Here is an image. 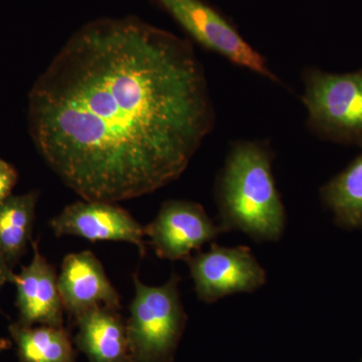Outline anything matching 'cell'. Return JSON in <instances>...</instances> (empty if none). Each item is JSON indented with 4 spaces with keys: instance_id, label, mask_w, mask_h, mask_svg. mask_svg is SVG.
Returning a JSON list of instances; mask_svg holds the SVG:
<instances>
[{
    "instance_id": "obj_14",
    "label": "cell",
    "mask_w": 362,
    "mask_h": 362,
    "mask_svg": "<svg viewBox=\"0 0 362 362\" xmlns=\"http://www.w3.org/2000/svg\"><path fill=\"white\" fill-rule=\"evenodd\" d=\"M321 197L339 223L362 226V152L349 168L321 188Z\"/></svg>"
},
{
    "instance_id": "obj_3",
    "label": "cell",
    "mask_w": 362,
    "mask_h": 362,
    "mask_svg": "<svg viewBox=\"0 0 362 362\" xmlns=\"http://www.w3.org/2000/svg\"><path fill=\"white\" fill-rule=\"evenodd\" d=\"M180 276L162 286L143 284L133 275L135 294L126 321L131 362H173L187 325Z\"/></svg>"
},
{
    "instance_id": "obj_9",
    "label": "cell",
    "mask_w": 362,
    "mask_h": 362,
    "mask_svg": "<svg viewBox=\"0 0 362 362\" xmlns=\"http://www.w3.org/2000/svg\"><path fill=\"white\" fill-rule=\"evenodd\" d=\"M64 310L71 318L97 306L120 310L121 296L100 259L90 251L66 255L58 276Z\"/></svg>"
},
{
    "instance_id": "obj_13",
    "label": "cell",
    "mask_w": 362,
    "mask_h": 362,
    "mask_svg": "<svg viewBox=\"0 0 362 362\" xmlns=\"http://www.w3.org/2000/svg\"><path fill=\"white\" fill-rule=\"evenodd\" d=\"M9 334L20 362H76V350L64 327L11 324Z\"/></svg>"
},
{
    "instance_id": "obj_1",
    "label": "cell",
    "mask_w": 362,
    "mask_h": 362,
    "mask_svg": "<svg viewBox=\"0 0 362 362\" xmlns=\"http://www.w3.org/2000/svg\"><path fill=\"white\" fill-rule=\"evenodd\" d=\"M37 151L85 201H127L177 180L213 130L192 45L136 18L88 23L28 95Z\"/></svg>"
},
{
    "instance_id": "obj_17",
    "label": "cell",
    "mask_w": 362,
    "mask_h": 362,
    "mask_svg": "<svg viewBox=\"0 0 362 362\" xmlns=\"http://www.w3.org/2000/svg\"><path fill=\"white\" fill-rule=\"evenodd\" d=\"M11 346H13V342H11V340L0 337V354L6 351L7 349H11Z\"/></svg>"
},
{
    "instance_id": "obj_2",
    "label": "cell",
    "mask_w": 362,
    "mask_h": 362,
    "mask_svg": "<svg viewBox=\"0 0 362 362\" xmlns=\"http://www.w3.org/2000/svg\"><path fill=\"white\" fill-rule=\"evenodd\" d=\"M266 142L239 140L216 178V202L225 233L240 230L257 243L277 242L284 233L286 211Z\"/></svg>"
},
{
    "instance_id": "obj_4",
    "label": "cell",
    "mask_w": 362,
    "mask_h": 362,
    "mask_svg": "<svg viewBox=\"0 0 362 362\" xmlns=\"http://www.w3.org/2000/svg\"><path fill=\"white\" fill-rule=\"evenodd\" d=\"M303 83L309 130L325 141L362 148V69L333 74L310 66Z\"/></svg>"
},
{
    "instance_id": "obj_10",
    "label": "cell",
    "mask_w": 362,
    "mask_h": 362,
    "mask_svg": "<svg viewBox=\"0 0 362 362\" xmlns=\"http://www.w3.org/2000/svg\"><path fill=\"white\" fill-rule=\"evenodd\" d=\"M33 257L30 265L14 274L18 322L21 325L64 327V307L59 296L58 275L40 251L39 240L32 243Z\"/></svg>"
},
{
    "instance_id": "obj_15",
    "label": "cell",
    "mask_w": 362,
    "mask_h": 362,
    "mask_svg": "<svg viewBox=\"0 0 362 362\" xmlns=\"http://www.w3.org/2000/svg\"><path fill=\"white\" fill-rule=\"evenodd\" d=\"M18 177L16 168L8 162L0 158V202L11 197L18 182Z\"/></svg>"
},
{
    "instance_id": "obj_6",
    "label": "cell",
    "mask_w": 362,
    "mask_h": 362,
    "mask_svg": "<svg viewBox=\"0 0 362 362\" xmlns=\"http://www.w3.org/2000/svg\"><path fill=\"white\" fill-rule=\"evenodd\" d=\"M197 297L207 304L221 298L252 293L263 287L267 274L251 249L246 246L226 247L211 245L187 259Z\"/></svg>"
},
{
    "instance_id": "obj_5",
    "label": "cell",
    "mask_w": 362,
    "mask_h": 362,
    "mask_svg": "<svg viewBox=\"0 0 362 362\" xmlns=\"http://www.w3.org/2000/svg\"><path fill=\"white\" fill-rule=\"evenodd\" d=\"M185 32L202 47L235 65L281 83L266 59L247 42L232 23L202 0H158Z\"/></svg>"
},
{
    "instance_id": "obj_7",
    "label": "cell",
    "mask_w": 362,
    "mask_h": 362,
    "mask_svg": "<svg viewBox=\"0 0 362 362\" xmlns=\"http://www.w3.org/2000/svg\"><path fill=\"white\" fill-rule=\"evenodd\" d=\"M225 233L207 216L204 206L189 201H168L162 204L151 223L144 226L150 246L157 256L169 261L187 259Z\"/></svg>"
},
{
    "instance_id": "obj_16",
    "label": "cell",
    "mask_w": 362,
    "mask_h": 362,
    "mask_svg": "<svg viewBox=\"0 0 362 362\" xmlns=\"http://www.w3.org/2000/svg\"><path fill=\"white\" fill-rule=\"evenodd\" d=\"M14 273L6 259L0 255V290L6 283H13Z\"/></svg>"
},
{
    "instance_id": "obj_12",
    "label": "cell",
    "mask_w": 362,
    "mask_h": 362,
    "mask_svg": "<svg viewBox=\"0 0 362 362\" xmlns=\"http://www.w3.org/2000/svg\"><path fill=\"white\" fill-rule=\"evenodd\" d=\"M39 192L13 195L0 202V255L13 268L28 251Z\"/></svg>"
},
{
    "instance_id": "obj_8",
    "label": "cell",
    "mask_w": 362,
    "mask_h": 362,
    "mask_svg": "<svg viewBox=\"0 0 362 362\" xmlns=\"http://www.w3.org/2000/svg\"><path fill=\"white\" fill-rule=\"evenodd\" d=\"M57 237L75 235L92 243L124 242L146 254L144 228L127 211L112 202L85 201L69 204L49 221Z\"/></svg>"
},
{
    "instance_id": "obj_11",
    "label": "cell",
    "mask_w": 362,
    "mask_h": 362,
    "mask_svg": "<svg viewBox=\"0 0 362 362\" xmlns=\"http://www.w3.org/2000/svg\"><path fill=\"white\" fill-rule=\"evenodd\" d=\"M74 342L89 362H131L126 321L119 310L97 306L74 318Z\"/></svg>"
}]
</instances>
